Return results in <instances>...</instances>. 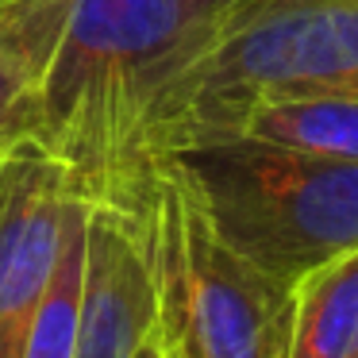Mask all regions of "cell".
Returning a JSON list of instances; mask_svg holds the SVG:
<instances>
[{
    "label": "cell",
    "mask_w": 358,
    "mask_h": 358,
    "mask_svg": "<svg viewBox=\"0 0 358 358\" xmlns=\"http://www.w3.org/2000/svg\"><path fill=\"white\" fill-rule=\"evenodd\" d=\"M247 0H73L35 139L89 204L139 220L170 104Z\"/></svg>",
    "instance_id": "6da1fadb"
},
{
    "label": "cell",
    "mask_w": 358,
    "mask_h": 358,
    "mask_svg": "<svg viewBox=\"0 0 358 358\" xmlns=\"http://www.w3.org/2000/svg\"><path fill=\"white\" fill-rule=\"evenodd\" d=\"M139 231L166 358H289L293 285L224 239L178 158L150 170Z\"/></svg>",
    "instance_id": "7a4b0ae2"
},
{
    "label": "cell",
    "mask_w": 358,
    "mask_h": 358,
    "mask_svg": "<svg viewBox=\"0 0 358 358\" xmlns=\"http://www.w3.org/2000/svg\"><path fill=\"white\" fill-rule=\"evenodd\" d=\"M358 93V0H247L170 104L162 158L231 139L255 104Z\"/></svg>",
    "instance_id": "3957f363"
},
{
    "label": "cell",
    "mask_w": 358,
    "mask_h": 358,
    "mask_svg": "<svg viewBox=\"0 0 358 358\" xmlns=\"http://www.w3.org/2000/svg\"><path fill=\"white\" fill-rule=\"evenodd\" d=\"M170 158L189 173L224 239L285 285L358 250V162L255 139H216Z\"/></svg>",
    "instance_id": "277c9868"
},
{
    "label": "cell",
    "mask_w": 358,
    "mask_h": 358,
    "mask_svg": "<svg viewBox=\"0 0 358 358\" xmlns=\"http://www.w3.org/2000/svg\"><path fill=\"white\" fill-rule=\"evenodd\" d=\"M81 201L70 170L35 135L0 147V358L24 350Z\"/></svg>",
    "instance_id": "5b68a950"
},
{
    "label": "cell",
    "mask_w": 358,
    "mask_h": 358,
    "mask_svg": "<svg viewBox=\"0 0 358 358\" xmlns=\"http://www.w3.org/2000/svg\"><path fill=\"white\" fill-rule=\"evenodd\" d=\"M158 327L139 220L89 204L85 273L70 358H131Z\"/></svg>",
    "instance_id": "8992f818"
},
{
    "label": "cell",
    "mask_w": 358,
    "mask_h": 358,
    "mask_svg": "<svg viewBox=\"0 0 358 358\" xmlns=\"http://www.w3.org/2000/svg\"><path fill=\"white\" fill-rule=\"evenodd\" d=\"M73 0H0V147L35 131L39 93Z\"/></svg>",
    "instance_id": "52a82bcc"
},
{
    "label": "cell",
    "mask_w": 358,
    "mask_h": 358,
    "mask_svg": "<svg viewBox=\"0 0 358 358\" xmlns=\"http://www.w3.org/2000/svg\"><path fill=\"white\" fill-rule=\"evenodd\" d=\"M231 139L358 162V93H304L262 101L239 120Z\"/></svg>",
    "instance_id": "ba28073f"
},
{
    "label": "cell",
    "mask_w": 358,
    "mask_h": 358,
    "mask_svg": "<svg viewBox=\"0 0 358 358\" xmlns=\"http://www.w3.org/2000/svg\"><path fill=\"white\" fill-rule=\"evenodd\" d=\"M358 350V250L308 270L293 285L289 358H355Z\"/></svg>",
    "instance_id": "9c48e42d"
},
{
    "label": "cell",
    "mask_w": 358,
    "mask_h": 358,
    "mask_svg": "<svg viewBox=\"0 0 358 358\" xmlns=\"http://www.w3.org/2000/svg\"><path fill=\"white\" fill-rule=\"evenodd\" d=\"M85 227H89V201H81L70 216L58 270L50 278V289L31 320V331H27L20 358H70L73 331H78L81 273H85Z\"/></svg>",
    "instance_id": "30bf717a"
},
{
    "label": "cell",
    "mask_w": 358,
    "mask_h": 358,
    "mask_svg": "<svg viewBox=\"0 0 358 358\" xmlns=\"http://www.w3.org/2000/svg\"><path fill=\"white\" fill-rule=\"evenodd\" d=\"M131 358H162V347H158V339H155V335H150V339L147 343H143V347L139 350H135V355Z\"/></svg>",
    "instance_id": "8fae6325"
},
{
    "label": "cell",
    "mask_w": 358,
    "mask_h": 358,
    "mask_svg": "<svg viewBox=\"0 0 358 358\" xmlns=\"http://www.w3.org/2000/svg\"><path fill=\"white\" fill-rule=\"evenodd\" d=\"M355 358H358V350H355Z\"/></svg>",
    "instance_id": "7c38bea8"
},
{
    "label": "cell",
    "mask_w": 358,
    "mask_h": 358,
    "mask_svg": "<svg viewBox=\"0 0 358 358\" xmlns=\"http://www.w3.org/2000/svg\"><path fill=\"white\" fill-rule=\"evenodd\" d=\"M162 358H166V355H162Z\"/></svg>",
    "instance_id": "4fadbf2b"
}]
</instances>
